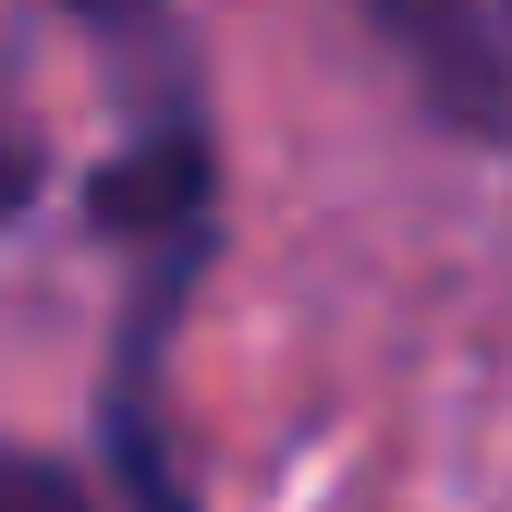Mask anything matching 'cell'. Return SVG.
Returning <instances> with one entry per match:
<instances>
[{
	"label": "cell",
	"mask_w": 512,
	"mask_h": 512,
	"mask_svg": "<svg viewBox=\"0 0 512 512\" xmlns=\"http://www.w3.org/2000/svg\"><path fill=\"white\" fill-rule=\"evenodd\" d=\"M378 25H391L439 86H452L476 122L512 110V61H500V0H378Z\"/></svg>",
	"instance_id": "6da1fadb"
},
{
	"label": "cell",
	"mask_w": 512,
	"mask_h": 512,
	"mask_svg": "<svg viewBox=\"0 0 512 512\" xmlns=\"http://www.w3.org/2000/svg\"><path fill=\"white\" fill-rule=\"evenodd\" d=\"M0 512H98L61 464H37V452H0Z\"/></svg>",
	"instance_id": "7a4b0ae2"
},
{
	"label": "cell",
	"mask_w": 512,
	"mask_h": 512,
	"mask_svg": "<svg viewBox=\"0 0 512 512\" xmlns=\"http://www.w3.org/2000/svg\"><path fill=\"white\" fill-rule=\"evenodd\" d=\"M25 208H37V135H25L13 110H0V232H13Z\"/></svg>",
	"instance_id": "3957f363"
},
{
	"label": "cell",
	"mask_w": 512,
	"mask_h": 512,
	"mask_svg": "<svg viewBox=\"0 0 512 512\" xmlns=\"http://www.w3.org/2000/svg\"><path fill=\"white\" fill-rule=\"evenodd\" d=\"M86 13H98V25H110V0H86ZM122 13H147V0H122Z\"/></svg>",
	"instance_id": "277c9868"
}]
</instances>
